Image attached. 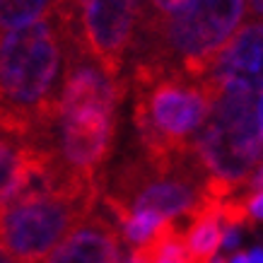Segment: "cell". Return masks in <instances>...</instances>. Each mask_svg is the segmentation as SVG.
<instances>
[{
    "label": "cell",
    "instance_id": "6da1fadb",
    "mask_svg": "<svg viewBox=\"0 0 263 263\" xmlns=\"http://www.w3.org/2000/svg\"><path fill=\"white\" fill-rule=\"evenodd\" d=\"M65 68L56 10L36 22L0 29V133L29 140L56 116Z\"/></svg>",
    "mask_w": 263,
    "mask_h": 263
},
{
    "label": "cell",
    "instance_id": "7a4b0ae2",
    "mask_svg": "<svg viewBox=\"0 0 263 263\" xmlns=\"http://www.w3.org/2000/svg\"><path fill=\"white\" fill-rule=\"evenodd\" d=\"M133 121L147 160H169L193 150L213 109L215 89L205 78L150 61H133Z\"/></svg>",
    "mask_w": 263,
    "mask_h": 263
},
{
    "label": "cell",
    "instance_id": "3957f363",
    "mask_svg": "<svg viewBox=\"0 0 263 263\" xmlns=\"http://www.w3.org/2000/svg\"><path fill=\"white\" fill-rule=\"evenodd\" d=\"M244 20V0H181L167 15L140 10L133 48L150 61L203 78Z\"/></svg>",
    "mask_w": 263,
    "mask_h": 263
},
{
    "label": "cell",
    "instance_id": "277c9868",
    "mask_svg": "<svg viewBox=\"0 0 263 263\" xmlns=\"http://www.w3.org/2000/svg\"><path fill=\"white\" fill-rule=\"evenodd\" d=\"M102 174L92 181H70L22 191L0 208V251L17 263H41L51 249L97 210Z\"/></svg>",
    "mask_w": 263,
    "mask_h": 263
},
{
    "label": "cell",
    "instance_id": "5b68a950",
    "mask_svg": "<svg viewBox=\"0 0 263 263\" xmlns=\"http://www.w3.org/2000/svg\"><path fill=\"white\" fill-rule=\"evenodd\" d=\"M208 174L196 152L169 160H147L145 155L123 162L114 181L102 183V205H119L133 213L150 210L162 217H191L205 203Z\"/></svg>",
    "mask_w": 263,
    "mask_h": 263
},
{
    "label": "cell",
    "instance_id": "8992f818",
    "mask_svg": "<svg viewBox=\"0 0 263 263\" xmlns=\"http://www.w3.org/2000/svg\"><path fill=\"white\" fill-rule=\"evenodd\" d=\"M143 0H80L78 44L111 75L123 72L138 34Z\"/></svg>",
    "mask_w": 263,
    "mask_h": 263
},
{
    "label": "cell",
    "instance_id": "52a82bcc",
    "mask_svg": "<svg viewBox=\"0 0 263 263\" xmlns=\"http://www.w3.org/2000/svg\"><path fill=\"white\" fill-rule=\"evenodd\" d=\"M121 232L109 215L92 210L41 263H119Z\"/></svg>",
    "mask_w": 263,
    "mask_h": 263
},
{
    "label": "cell",
    "instance_id": "ba28073f",
    "mask_svg": "<svg viewBox=\"0 0 263 263\" xmlns=\"http://www.w3.org/2000/svg\"><path fill=\"white\" fill-rule=\"evenodd\" d=\"M227 75L261 82V22H247L232 34L203 78L220 80Z\"/></svg>",
    "mask_w": 263,
    "mask_h": 263
},
{
    "label": "cell",
    "instance_id": "9c48e42d",
    "mask_svg": "<svg viewBox=\"0 0 263 263\" xmlns=\"http://www.w3.org/2000/svg\"><path fill=\"white\" fill-rule=\"evenodd\" d=\"M24 162V140L0 133V208L15 191L17 176Z\"/></svg>",
    "mask_w": 263,
    "mask_h": 263
},
{
    "label": "cell",
    "instance_id": "30bf717a",
    "mask_svg": "<svg viewBox=\"0 0 263 263\" xmlns=\"http://www.w3.org/2000/svg\"><path fill=\"white\" fill-rule=\"evenodd\" d=\"M58 0H0V29H15L46 17Z\"/></svg>",
    "mask_w": 263,
    "mask_h": 263
},
{
    "label": "cell",
    "instance_id": "8fae6325",
    "mask_svg": "<svg viewBox=\"0 0 263 263\" xmlns=\"http://www.w3.org/2000/svg\"><path fill=\"white\" fill-rule=\"evenodd\" d=\"M119 263H143L140 258H138L133 251L128 247H121V254H119Z\"/></svg>",
    "mask_w": 263,
    "mask_h": 263
},
{
    "label": "cell",
    "instance_id": "7c38bea8",
    "mask_svg": "<svg viewBox=\"0 0 263 263\" xmlns=\"http://www.w3.org/2000/svg\"><path fill=\"white\" fill-rule=\"evenodd\" d=\"M232 263H251V258H249V254L247 251H239V254L232 258Z\"/></svg>",
    "mask_w": 263,
    "mask_h": 263
},
{
    "label": "cell",
    "instance_id": "4fadbf2b",
    "mask_svg": "<svg viewBox=\"0 0 263 263\" xmlns=\"http://www.w3.org/2000/svg\"><path fill=\"white\" fill-rule=\"evenodd\" d=\"M249 258H251V263H261V249L256 247L254 251H249Z\"/></svg>",
    "mask_w": 263,
    "mask_h": 263
},
{
    "label": "cell",
    "instance_id": "5bb4252c",
    "mask_svg": "<svg viewBox=\"0 0 263 263\" xmlns=\"http://www.w3.org/2000/svg\"><path fill=\"white\" fill-rule=\"evenodd\" d=\"M0 263H17V261H15V258H10L5 251H0Z\"/></svg>",
    "mask_w": 263,
    "mask_h": 263
},
{
    "label": "cell",
    "instance_id": "9a60e30c",
    "mask_svg": "<svg viewBox=\"0 0 263 263\" xmlns=\"http://www.w3.org/2000/svg\"><path fill=\"white\" fill-rule=\"evenodd\" d=\"M210 263H227V261H224V258H213Z\"/></svg>",
    "mask_w": 263,
    "mask_h": 263
},
{
    "label": "cell",
    "instance_id": "2e32d148",
    "mask_svg": "<svg viewBox=\"0 0 263 263\" xmlns=\"http://www.w3.org/2000/svg\"><path fill=\"white\" fill-rule=\"evenodd\" d=\"M160 263H167V261H160Z\"/></svg>",
    "mask_w": 263,
    "mask_h": 263
}]
</instances>
